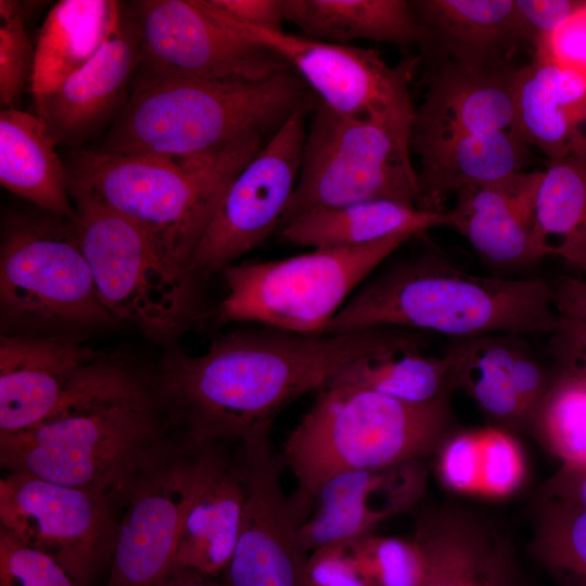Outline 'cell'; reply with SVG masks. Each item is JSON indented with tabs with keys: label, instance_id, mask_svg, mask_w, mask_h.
<instances>
[{
	"label": "cell",
	"instance_id": "30",
	"mask_svg": "<svg viewBox=\"0 0 586 586\" xmlns=\"http://www.w3.org/2000/svg\"><path fill=\"white\" fill-rule=\"evenodd\" d=\"M285 22L304 36L348 44L366 39L410 47L425 42L412 3L405 0H283Z\"/></svg>",
	"mask_w": 586,
	"mask_h": 586
},
{
	"label": "cell",
	"instance_id": "16",
	"mask_svg": "<svg viewBox=\"0 0 586 586\" xmlns=\"http://www.w3.org/2000/svg\"><path fill=\"white\" fill-rule=\"evenodd\" d=\"M269 433L238 442L233 454L244 499L237 545L222 574L227 586H304L308 553L300 527L306 514L293 495L283 493L284 467L271 450Z\"/></svg>",
	"mask_w": 586,
	"mask_h": 586
},
{
	"label": "cell",
	"instance_id": "43",
	"mask_svg": "<svg viewBox=\"0 0 586 586\" xmlns=\"http://www.w3.org/2000/svg\"><path fill=\"white\" fill-rule=\"evenodd\" d=\"M586 0H514L526 39L533 48L555 33Z\"/></svg>",
	"mask_w": 586,
	"mask_h": 586
},
{
	"label": "cell",
	"instance_id": "37",
	"mask_svg": "<svg viewBox=\"0 0 586 586\" xmlns=\"http://www.w3.org/2000/svg\"><path fill=\"white\" fill-rule=\"evenodd\" d=\"M36 49L24 24L22 3L0 0V104L17 109L23 93L30 91Z\"/></svg>",
	"mask_w": 586,
	"mask_h": 586
},
{
	"label": "cell",
	"instance_id": "27",
	"mask_svg": "<svg viewBox=\"0 0 586 586\" xmlns=\"http://www.w3.org/2000/svg\"><path fill=\"white\" fill-rule=\"evenodd\" d=\"M55 148L39 116L20 109L1 110V186L41 212L74 220L64 161Z\"/></svg>",
	"mask_w": 586,
	"mask_h": 586
},
{
	"label": "cell",
	"instance_id": "41",
	"mask_svg": "<svg viewBox=\"0 0 586 586\" xmlns=\"http://www.w3.org/2000/svg\"><path fill=\"white\" fill-rule=\"evenodd\" d=\"M304 586H372L361 570L351 542L333 543L307 555Z\"/></svg>",
	"mask_w": 586,
	"mask_h": 586
},
{
	"label": "cell",
	"instance_id": "39",
	"mask_svg": "<svg viewBox=\"0 0 586 586\" xmlns=\"http://www.w3.org/2000/svg\"><path fill=\"white\" fill-rule=\"evenodd\" d=\"M0 586H86L48 555L0 528Z\"/></svg>",
	"mask_w": 586,
	"mask_h": 586
},
{
	"label": "cell",
	"instance_id": "20",
	"mask_svg": "<svg viewBox=\"0 0 586 586\" xmlns=\"http://www.w3.org/2000/svg\"><path fill=\"white\" fill-rule=\"evenodd\" d=\"M139 60V33L130 15L124 13L118 31L84 67L34 100L35 114L56 146L79 149L118 115Z\"/></svg>",
	"mask_w": 586,
	"mask_h": 586
},
{
	"label": "cell",
	"instance_id": "40",
	"mask_svg": "<svg viewBox=\"0 0 586 586\" xmlns=\"http://www.w3.org/2000/svg\"><path fill=\"white\" fill-rule=\"evenodd\" d=\"M435 457L436 473L446 489L456 494H480V429H456Z\"/></svg>",
	"mask_w": 586,
	"mask_h": 586
},
{
	"label": "cell",
	"instance_id": "28",
	"mask_svg": "<svg viewBox=\"0 0 586 586\" xmlns=\"http://www.w3.org/2000/svg\"><path fill=\"white\" fill-rule=\"evenodd\" d=\"M243 486L226 456L191 500L178 535L170 568L218 577L227 569L239 536Z\"/></svg>",
	"mask_w": 586,
	"mask_h": 586
},
{
	"label": "cell",
	"instance_id": "13",
	"mask_svg": "<svg viewBox=\"0 0 586 586\" xmlns=\"http://www.w3.org/2000/svg\"><path fill=\"white\" fill-rule=\"evenodd\" d=\"M110 498L24 472L0 479V528L86 586L110 565L118 523Z\"/></svg>",
	"mask_w": 586,
	"mask_h": 586
},
{
	"label": "cell",
	"instance_id": "19",
	"mask_svg": "<svg viewBox=\"0 0 586 586\" xmlns=\"http://www.w3.org/2000/svg\"><path fill=\"white\" fill-rule=\"evenodd\" d=\"M412 538L426 562L421 586H523L510 535L483 513L453 504L419 507Z\"/></svg>",
	"mask_w": 586,
	"mask_h": 586
},
{
	"label": "cell",
	"instance_id": "36",
	"mask_svg": "<svg viewBox=\"0 0 586 586\" xmlns=\"http://www.w3.org/2000/svg\"><path fill=\"white\" fill-rule=\"evenodd\" d=\"M353 552L372 586H421L426 562L413 538L368 535L351 542Z\"/></svg>",
	"mask_w": 586,
	"mask_h": 586
},
{
	"label": "cell",
	"instance_id": "25",
	"mask_svg": "<svg viewBox=\"0 0 586 586\" xmlns=\"http://www.w3.org/2000/svg\"><path fill=\"white\" fill-rule=\"evenodd\" d=\"M420 160L417 207L444 212L449 195L508 180L523 171L528 143L517 130L412 141Z\"/></svg>",
	"mask_w": 586,
	"mask_h": 586
},
{
	"label": "cell",
	"instance_id": "2",
	"mask_svg": "<svg viewBox=\"0 0 586 586\" xmlns=\"http://www.w3.org/2000/svg\"><path fill=\"white\" fill-rule=\"evenodd\" d=\"M152 383L103 355L60 406L25 431L0 436L4 472H24L125 501L144 461L168 438Z\"/></svg>",
	"mask_w": 586,
	"mask_h": 586
},
{
	"label": "cell",
	"instance_id": "46",
	"mask_svg": "<svg viewBox=\"0 0 586 586\" xmlns=\"http://www.w3.org/2000/svg\"><path fill=\"white\" fill-rule=\"evenodd\" d=\"M538 495L564 500L586 509V466L561 464L540 487Z\"/></svg>",
	"mask_w": 586,
	"mask_h": 586
},
{
	"label": "cell",
	"instance_id": "3",
	"mask_svg": "<svg viewBox=\"0 0 586 586\" xmlns=\"http://www.w3.org/2000/svg\"><path fill=\"white\" fill-rule=\"evenodd\" d=\"M316 95L293 71L262 80L207 79L137 71L101 151L203 157L270 138Z\"/></svg>",
	"mask_w": 586,
	"mask_h": 586
},
{
	"label": "cell",
	"instance_id": "26",
	"mask_svg": "<svg viewBox=\"0 0 586 586\" xmlns=\"http://www.w3.org/2000/svg\"><path fill=\"white\" fill-rule=\"evenodd\" d=\"M425 34L449 62L498 68L508 53L528 43L514 0L411 1Z\"/></svg>",
	"mask_w": 586,
	"mask_h": 586
},
{
	"label": "cell",
	"instance_id": "22",
	"mask_svg": "<svg viewBox=\"0 0 586 586\" xmlns=\"http://www.w3.org/2000/svg\"><path fill=\"white\" fill-rule=\"evenodd\" d=\"M515 69L447 62L416 110L411 142L517 130Z\"/></svg>",
	"mask_w": 586,
	"mask_h": 586
},
{
	"label": "cell",
	"instance_id": "38",
	"mask_svg": "<svg viewBox=\"0 0 586 586\" xmlns=\"http://www.w3.org/2000/svg\"><path fill=\"white\" fill-rule=\"evenodd\" d=\"M480 494L504 498L514 494L526 476L523 451L511 432L497 426L480 429Z\"/></svg>",
	"mask_w": 586,
	"mask_h": 586
},
{
	"label": "cell",
	"instance_id": "9",
	"mask_svg": "<svg viewBox=\"0 0 586 586\" xmlns=\"http://www.w3.org/2000/svg\"><path fill=\"white\" fill-rule=\"evenodd\" d=\"M412 124L335 113L317 100L306 130L301 170L279 229L295 218L353 203L418 204L411 162Z\"/></svg>",
	"mask_w": 586,
	"mask_h": 586
},
{
	"label": "cell",
	"instance_id": "8",
	"mask_svg": "<svg viewBox=\"0 0 586 586\" xmlns=\"http://www.w3.org/2000/svg\"><path fill=\"white\" fill-rule=\"evenodd\" d=\"M74 225L99 296L120 324L173 344L199 314L196 277L138 226L89 196L69 191Z\"/></svg>",
	"mask_w": 586,
	"mask_h": 586
},
{
	"label": "cell",
	"instance_id": "47",
	"mask_svg": "<svg viewBox=\"0 0 586 586\" xmlns=\"http://www.w3.org/2000/svg\"><path fill=\"white\" fill-rule=\"evenodd\" d=\"M549 284L556 310L586 321V279L564 276Z\"/></svg>",
	"mask_w": 586,
	"mask_h": 586
},
{
	"label": "cell",
	"instance_id": "15",
	"mask_svg": "<svg viewBox=\"0 0 586 586\" xmlns=\"http://www.w3.org/2000/svg\"><path fill=\"white\" fill-rule=\"evenodd\" d=\"M233 22L245 37L283 59L317 100L335 113L413 124L409 86L417 58L391 66L372 49Z\"/></svg>",
	"mask_w": 586,
	"mask_h": 586
},
{
	"label": "cell",
	"instance_id": "44",
	"mask_svg": "<svg viewBox=\"0 0 586 586\" xmlns=\"http://www.w3.org/2000/svg\"><path fill=\"white\" fill-rule=\"evenodd\" d=\"M549 335L558 369L586 380V321L559 313L557 327Z\"/></svg>",
	"mask_w": 586,
	"mask_h": 586
},
{
	"label": "cell",
	"instance_id": "14",
	"mask_svg": "<svg viewBox=\"0 0 586 586\" xmlns=\"http://www.w3.org/2000/svg\"><path fill=\"white\" fill-rule=\"evenodd\" d=\"M315 105L293 113L232 179L193 255L196 278L220 272L279 230L298 179L306 120Z\"/></svg>",
	"mask_w": 586,
	"mask_h": 586
},
{
	"label": "cell",
	"instance_id": "10",
	"mask_svg": "<svg viewBox=\"0 0 586 586\" xmlns=\"http://www.w3.org/2000/svg\"><path fill=\"white\" fill-rule=\"evenodd\" d=\"M415 233L360 246L317 247L270 262L227 266L219 323L256 322L298 334H321L372 271Z\"/></svg>",
	"mask_w": 586,
	"mask_h": 586
},
{
	"label": "cell",
	"instance_id": "48",
	"mask_svg": "<svg viewBox=\"0 0 586 586\" xmlns=\"http://www.w3.org/2000/svg\"><path fill=\"white\" fill-rule=\"evenodd\" d=\"M156 586H227V584L218 577L205 576L187 569L169 568Z\"/></svg>",
	"mask_w": 586,
	"mask_h": 586
},
{
	"label": "cell",
	"instance_id": "5",
	"mask_svg": "<svg viewBox=\"0 0 586 586\" xmlns=\"http://www.w3.org/2000/svg\"><path fill=\"white\" fill-rule=\"evenodd\" d=\"M263 142L252 138L215 155L189 158L76 149L64 161L68 191L128 219L192 272L195 250L228 186Z\"/></svg>",
	"mask_w": 586,
	"mask_h": 586
},
{
	"label": "cell",
	"instance_id": "24",
	"mask_svg": "<svg viewBox=\"0 0 586 586\" xmlns=\"http://www.w3.org/2000/svg\"><path fill=\"white\" fill-rule=\"evenodd\" d=\"M518 132L548 158H586V76L534 56L515 69Z\"/></svg>",
	"mask_w": 586,
	"mask_h": 586
},
{
	"label": "cell",
	"instance_id": "23",
	"mask_svg": "<svg viewBox=\"0 0 586 586\" xmlns=\"http://www.w3.org/2000/svg\"><path fill=\"white\" fill-rule=\"evenodd\" d=\"M542 170L458 191L449 227L487 263L512 268L537 262L532 251L534 208Z\"/></svg>",
	"mask_w": 586,
	"mask_h": 586
},
{
	"label": "cell",
	"instance_id": "7",
	"mask_svg": "<svg viewBox=\"0 0 586 586\" xmlns=\"http://www.w3.org/2000/svg\"><path fill=\"white\" fill-rule=\"evenodd\" d=\"M0 309L10 335L74 337L120 326L99 296L74 221L44 212L2 220Z\"/></svg>",
	"mask_w": 586,
	"mask_h": 586
},
{
	"label": "cell",
	"instance_id": "17",
	"mask_svg": "<svg viewBox=\"0 0 586 586\" xmlns=\"http://www.w3.org/2000/svg\"><path fill=\"white\" fill-rule=\"evenodd\" d=\"M425 460L352 470L327 480L310 500L300 527L307 553L333 543L353 542L373 534L393 517L421 501L428 483Z\"/></svg>",
	"mask_w": 586,
	"mask_h": 586
},
{
	"label": "cell",
	"instance_id": "31",
	"mask_svg": "<svg viewBox=\"0 0 586 586\" xmlns=\"http://www.w3.org/2000/svg\"><path fill=\"white\" fill-rule=\"evenodd\" d=\"M449 227L447 211L430 212L390 200H372L302 215L279 229L280 239L317 247L360 246L402 232Z\"/></svg>",
	"mask_w": 586,
	"mask_h": 586
},
{
	"label": "cell",
	"instance_id": "35",
	"mask_svg": "<svg viewBox=\"0 0 586 586\" xmlns=\"http://www.w3.org/2000/svg\"><path fill=\"white\" fill-rule=\"evenodd\" d=\"M530 432L563 466H586V380L558 369Z\"/></svg>",
	"mask_w": 586,
	"mask_h": 586
},
{
	"label": "cell",
	"instance_id": "6",
	"mask_svg": "<svg viewBox=\"0 0 586 586\" xmlns=\"http://www.w3.org/2000/svg\"><path fill=\"white\" fill-rule=\"evenodd\" d=\"M455 430L450 395L412 404L327 383L288 434L279 457L293 473V496L308 514L310 500L330 477L425 460L436 456Z\"/></svg>",
	"mask_w": 586,
	"mask_h": 586
},
{
	"label": "cell",
	"instance_id": "4",
	"mask_svg": "<svg viewBox=\"0 0 586 586\" xmlns=\"http://www.w3.org/2000/svg\"><path fill=\"white\" fill-rule=\"evenodd\" d=\"M558 319L550 284L543 279L473 275L426 254L394 265L360 286L322 333L393 327L453 339L551 334Z\"/></svg>",
	"mask_w": 586,
	"mask_h": 586
},
{
	"label": "cell",
	"instance_id": "1",
	"mask_svg": "<svg viewBox=\"0 0 586 586\" xmlns=\"http://www.w3.org/2000/svg\"><path fill=\"white\" fill-rule=\"evenodd\" d=\"M420 331L380 327L348 333L241 330L201 355L170 348L152 386L177 437L196 446L240 442L270 431L277 416L319 391L346 365L425 344Z\"/></svg>",
	"mask_w": 586,
	"mask_h": 586
},
{
	"label": "cell",
	"instance_id": "12",
	"mask_svg": "<svg viewBox=\"0 0 586 586\" xmlns=\"http://www.w3.org/2000/svg\"><path fill=\"white\" fill-rule=\"evenodd\" d=\"M128 14L140 38L137 71L240 80L292 71L208 0H140Z\"/></svg>",
	"mask_w": 586,
	"mask_h": 586
},
{
	"label": "cell",
	"instance_id": "33",
	"mask_svg": "<svg viewBox=\"0 0 586 586\" xmlns=\"http://www.w3.org/2000/svg\"><path fill=\"white\" fill-rule=\"evenodd\" d=\"M327 383L354 385L412 404L429 403L454 391L448 357L428 356L419 347L359 358Z\"/></svg>",
	"mask_w": 586,
	"mask_h": 586
},
{
	"label": "cell",
	"instance_id": "21",
	"mask_svg": "<svg viewBox=\"0 0 586 586\" xmlns=\"http://www.w3.org/2000/svg\"><path fill=\"white\" fill-rule=\"evenodd\" d=\"M101 356L71 336L0 337V436L49 417L84 371Z\"/></svg>",
	"mask_w": 586,
	"mask_h": 586
},
{
	"label": "cell",
	"instance_id": "11",
	"mask_svg": "<svg viewBox=\"0 0 586 586\" xmlns=\"http://www.w3.org/2000/svg\"><path fill=\"white\" fill-rule=\"evenodd\" d=\"M222 444L168 437L144 461L126 496L104 586H156L169 570L186 511L228 455Z\"/></svg>",
	"mask_w": 586,
	"mask_h": 586
},
{
	"label": "cell",
	"instance_id": "18",
	"mask_svg": "<svg viewBox=\"0 0 586 586\" xmlns=\"http://www.w3.org/2000/svg\"><path fill=\"white\" fill-rule=\"evenodd\" d=\"M445 355L454 390L466 392L493 426L530 432L552 375L521 335L453 339Z\"/></svg>",
	"mask_w": 586,
	"mask_h": 586
},
{
	"label": "cell",
	"instance_id": "32",
	"mask_svg": "<svg viewBox=\"0 0 586 586\" xmlns=\"http://www.w3.org/2000/svg\"><path fill=\"white\" fill-rule=\"evenodd\" d=\"M532 251L578 268L586 262V158L549 161L536 192Z\"/></svg>",
	"mask_w": 586,
	"mask_h": 586
},
{
	"label": "cell",
	"instance_id": "29",
	"mask_svg": "<svg viewBox=\"0 0 586 586\" xmlns=\"http://www.w3.org/2000/svg\"><path fill=\"white\" fill-rule=\"evenodd\" d=\"M123 5L114 0H62L46 16L35 44L30 92L44 95L84 67L119 29Z\"/></svg>",
	"mask_w": 586,
	"mask_h": 586
},
{
	"label": "cell",
	"instance_id": "42",
	"mask_svg": "<svg viewBox=\"0 0 586 586\" xmlns=\"http://www.w3.org/2000/svg\"><path fill=\"white\" fill-rule=\"evenodd\" d=\"M534 56L550 60L586 76V1L555 33L538 42Z\"/></svg>",
	"mask_w": 586,
	"mask_h": 586
},
{
	"label": "cell",
	"instance_id": "45",
	"mask_svg": "<svg viewBox=\"0 0 586 586\" xmlns=\"http://www.w3.org/2000/svg\"><path fill=\"white\" fill-rule=\"evenodd\" d=\"M231 20L253 27L283 30V0H208Z\"/></svg>",
	"mask_w": 586,
	"mask_h": 586
},
{
	"label": "cell",
	"instance_id": "34",
	"mask_svg": "<svg viewBox=\"0 0 586 586\" xmlns=\"http://www.w3.org/2000/svg\"><path fill=\"white\" fill-rule=\"evenodd\" d=\"M531 557L558 586H586V509L538 495Z\"/></svg>",
	"mask_w": 586,
	"mask_h": 586
}]
</instances>
